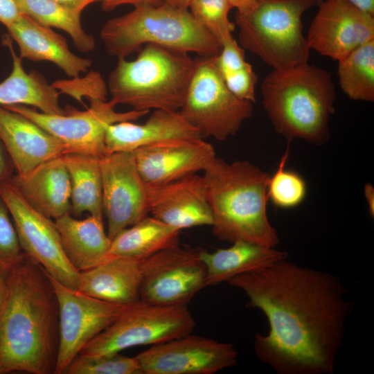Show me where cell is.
Instances as JSON below:
<instances>
[{"label":"cell","mask_w":374,"mask_h":374,"mask_svg":"<svg viewBox=\"0 0 374 374\" xmlns=\"http://www.w3.org/2000/svg\"><path fill=\"white\" fill-rule=\"evenodd\" d=\"M0 139L17 177H24L41 163L65 154L57 138L22 114L0 106Z\"/></svg>","instance_id":"19"},{"label":"cell","mask_w":374,"mask_h":374,"mask_svg":"<svg viewBox=\"0 0 374 374\" xmlns=\"http://www.w3.org/2000/svg\"><path fill=\"white\" fill-rule=\"evenodd\" d=\"M223 79L228 89L236 97L252 103L255 102V87L258 78L248 62L241 69Z\"/></svg>","instance_id":"35"},{"label":"cell","mask_w":374,"mask_h":374,"mask_svg":"<svg viewBox=\"0 0 374 374\" xmlns=\"http://www.w3.org/2000/svg\"><path fill=\"white\" fill-rule=\"evenodd\" d=\"M226 283L267 319L268 333L253 344L260 362L278 374L334 373L355 307L338 276L286 258Z\"/></svg>","instance_id":"1"},{"label":"cell","mask_w":374,"mask_h":374,"mask_svg":"<svg viewBox=\"0 0 374 374\" xmlns=\"http://www.w3.org/2000/svg\"><path fill=\"white\" fill-rule=\"evenodd\" d=\"M62 374H142L136 357L118 353L104 355L78 354Z\"/></svg>","instance_id":"33"},{"label":"cell","mask_w":374,"mask_h":374,"mask_svg":"<svg viewBox=\"0 0 374 374\" xmlns=\"http://www.w3.org/2000/svg\"><path fill=\"white\" fill-rule=\"evenodd\" d=\"M231 8L228 0H190L188 6L194 19L221 45L233 38L235 24L229 18Z\"/></svg>","instance_id":"32"},{"label":"cell","mask_w":374,"mask_h":374,"mask_svg":"<svg viewBox=\"0 0 374 374\" xmlns=\"http://www.w3.org/2000/svg\"><path fill=\"white\" fill-rule=\"evenodd\" d=\"M21 14L47 27L67 33L75 46L84 53L95 47L94 38L87 33L81 24V13L71 10L53 0H16Z\"/></svg>","instance_id":"29"},{"label":"cell","mask_w":374,"mask_h":374,"mask_svg":"<svg viewBox=\"0 0 374 374\" xmlns=\"http://www.w3.org/2000/svg\"><path fill=\"white\" fill-rule=\"evenodd\" d=\"M364 196L366 199L369 214L374 216V188L371 184L364 186Z\"/></svg>","instance_id":"43"},{"label":"cell","mask_w":374,"mask_h":374,"mask_svg":"<svg viewBox=\"0 0 374 374\" xmlns=\"http://www.w3.org/2000/svg\"><path fill=\"white\" fill-rule=\"evenodd\" d=\"M21 15L16 0H0V23L6 27L15 22Z\"/></svg>","instance_id":"37"},{"label":"cell","mask_w":374,"mask_h":374,"mask_svg":"<svg viewBox=\"0 0 374 374\" xmlns=\"http://www.w3.org/2000/svg\"><path fill=\"white\" fill-rule=\"evenodd\" d=\"M195 319L187 305H158L139 301L87 344L79 354L104 355L155 345L191 333Z\"/></svg>","instance_id":"9"},{"label":"cell","mask_w":374,"mask_h":374,"mask_svg":"<svg viewBox=\"0 0 374 374\" xmlns=\"http://www.w3.org/2000/svg\"><path fill=\"white\" fill-rule=\"evenodd\" d=\"M55 223L66 256L79 272L98 265L109 256L112 240L105 231L103 217L89 215L78 220L66 214L55 219Z\"/></svg>","instance_id":"24"},{"label":"cell","mask_w":374,"mask_h":374,"mask_svg":"<svg viewBox=\"0 0 374 374\" xmlns=\"http://www.w3.org/2000/svg\"><path fill=\"white\" fill-rule=\"evenodd\" d=\"M6 28L17 44L21 59L51 62L72 78H78L92 65L91 60L73 54L62 35L24 15Z\"/></svg>","instance_id":"21"},{"label":"cell","mask_w":374,"mask_h":374,"mask_svg":"<svg viewBox=\"0 0 374 374\" xmlns=\"http://www.w3.org/2000/svg\"><path fill=\"white\" fill-rule=\"evenodd\" d=\"M337 75L343 92L351 100H374V39L338 61Z\"/></svg>","instance_id":"30"},{"label":"cell","mask_w":374,"mask_h":374,"mask_svg":"<svg viewBox=\"0 0 374 374\" xmlns=\"http://www.w3.org/2000/svg\"><path fill=\"white\" fill-rule=\"evenodd\" d=\"M195 66L188 53L145 44L135 60L118 59L107 81L111 100L137 111H179Z\"/></svg>","instance_id":"6"},{"label":"cell","mask_w":374,"mask_h":374,"mask_svg":"<svg viewBox=\"0 0 374 374\" xmlns=\"http://www.w3.org/2000/svg\"><path fill=\"white\" fill-rule=\"evenodd\" d=\"M179 230L147 215L118 232L112 239L109 255L139 260L179 245Z\"/></svg>","instance_id":"27"},{"label":"cell","mask_w":374,"mask_h":374,"mask_svg":"<svg viewBox=\"0 0 374 374\" xmlns=\"http://www.w3.org/2000/svg\"><path fill=\"white\" fill-rule=\"evenodd\" d=\"M90 106L84 111L67 107L61 114L41 112L24 105L3 107L17 112L33 121L57 138L65 147V154H87L99 157L105 154V134L109 125L123 121H135L149 113L132 109L116 111L112 101L89 99Z\"/></svg>","instance_id":"10"},{"label":"cell","mask_w":374,"mask_h":374,"mask_svg":"<svg viewBox=\"0 0 374 374\" xmlns=\"http://www.w3.org/2000/svg\"><path fill=\"white\" fill-rule=\"evenodd\" d=\"M141 260L109 255L98 265L80 272L78 290L107 302L130 305L140 301Z\"/></svg>","instance_id":"22"},{"label":"cell","mask_w":374,"mask_h":374,"mask_svg":"<svg viewBox=\"0 0 374 374\" xmlns=\"http://www.w3.org/2000/svg\"><path fill=\"white\" fill-rule=\"evenodd\" d=\"M100 35L107 53L118 59L148 44L200 57L217 55L222 48L188 9L165 3L135 6L130 12L108 20Z\"/></svg>","instance_id":"5"},{"label":"cell","mask_w":374,"mask_h":374,"mask_svg":"<svg viewBox=\"0 0 374 374\" xmlns=\"http://www.w3.org/2000/svg\"><path fill=\"white\" fill-rule=\"evenodd\" d=\"M238 351L227 342L191 333L139 353L142 374H213L235 366Z\"/></svg>","instance_id":"14"},{"label":"cell","mask_w":374,"mask_h":374,"mask_svg":"<svg viewBox=\"0 0 374 374\" xmlns=\"http://www.w3.org/2000/svg\"><path fill=\"white\" fill-rule=\"evenodd\" d=\"M0 195L9 209L25 255L60 283L78 290L80 272L66 256L55 221L33 208L12 179L0 183Z\"/></svg>","instance_id":"11"},{"label":"cell","mask_w":374,"mask_h":374,"mask_svg":"<svg viewBox=\"0 0 374 374\" xmlns=\"http://www.w3.org/2000/svg\"><path fill=\"white\" fill-rule=\"evenodd\" d=\"M202 138L179 111L156 109L143 124L123 121L108 126L105 134V154L132 152L158 143ZM203 139V138H202Z\"/></svg>","instance_id":"20"},{"label":"cell","mask_w":374,"mask_h":374,"mask_svg":"<svg viewBox=\"0 0 374 374\" xmlns=\"http://www.w3.org/2000/svg\"><path fill=\"white\" fill-rule=\"evenodd\" d=\"M314 0H258L247 13H236L238 42L274 70L307 63L310 47L302 16Z\"/></svg>","instance_id":"7"},{"label":"cell","mask_w":374,"mask_h":374,"mask_svg":"<svg viewBox=\"0 0 374 374\" xmlns=\"http://www.w3.org/2000/svg\"><path fill=\"white\" fill-rule=\"evenodd\" d=\"M358 9L374 16V0H344Z\"/></svg>","instance_id":"42"},{"label":"cell","mask_w":374,"mask_h":374,"mask_svg":"<svg viewBox=\"0 0 374 374\" xmlns=\"http://www.w3.org/2000/svg\"><path fill=\"white\" fill-rule=\"evenodd\" d=\"M201 251L178 245L141 259L140 301L158 305H187L206 287Z\"/></svg>","instance_id":"12"},{"label":"cell","mask_w":374,"mask_h":374,"mask_svg":"<svg viewBox=\"0 0 374 374\" xmlns=\"http://www.w3.org/2000/svg\"><path fill=\"white\" fill-rule=\"evenodd\" d=\"M289 151L288 145L278 168L269 176L267 184L268 200L276 207L284 209L299 206L307 194V185L303 178L298 172L285 168Z\"/></svg>","instance_id":"31"},{"label":"cell","mask_w":374,"mask_h":374,"mask_svg":"<svg viewBox=\"0 0 374 374\" xmlns=\"http://www.w3.org/2000/svg\"><path fill=\"white\" fill-rule=\"evenodd\" d=\"M7 274L0 271V311L5 301L7 292Z\"/></svg>","instance_id":"44"},{"label":"cell","mask_w":374,"mask_h":374,"mask_svg":"<svg viewBox=\"0 0 374 374\" xmlns=\"http://www.w3.org/2000/svg\"><path fill=\"white\" fill-rule=\"evenodd\" d=\"M62 157L71 181V212L103 217L101 157L80 153Z\"/></svg>","instance_id":"28"},{"label":"cell","mask_w":374,"mask_h":374,"mask_svg":"<svg viewBox=\"0 0 374 374\" xmlns=\"http://www.w3.org/2000/svg\"><path fill=\"white\" fill-rule=\"evenodd\" d=\"M61 6L75 12L82 13L89 5L95 2H103L104 0H53Z\"/></svg>","instance_id":"40"},{"label":"cell","mask_w":374,"mask_h":374,"mask_svg":"<svg viewBox=\"0 0 374 374\" xmlns=\"http://www.w3.org/2000/svg\"><path fill=\"white\" fill-rule=\"evenodd\" d=\"M14 170L12 162L0 139V183L11 179Z\"/></svg>","instance_id":"38"},{"label":"cell","mask_w":374,"mask_h":374,"mask_svg":"<svg viewBox=\"0 0 374 374\" xmlns=\"http://www.w3.org/2000/svg\"><path fill=\"white\" fill-rule=\"evenodd\" d=\"M12 181L26 202L54 220L71 213V181L63 157L46 161Z\"/></svg>","instance_id":"23"},{"label":"cell","mask_w":374,"mask_h":374,"mask_svg":"<svg viewBox=\"0 0 374 374\" xmlns=\"http://www.w3.org/2000/svg\"><path fill=\"white\" fill-rule=\"evenodd\" d=\"M215 63L222 78L239 71L247 64L244 51L234 37L222 45L220 53L215 57Z\"/></svg>","instance_id":"36"},{"label":"cell","mask_w":374,"mask_h":374,"mask_svg":"<svg viewBox=\"0 0 374 374\" xmlns=\"http://www.w3.org/2000/svg\"><path fill=\"white\" fill-rule=\"evenodd\" d=\"M48 276L59 305L60 341L54 374H62L83 347L111 325L130 305L96 299L66 287Z\"/></svg>","instance_id":"13"},{"label":"cell","mask_w":374,"mask_h":374,"mask_svg":"<svg viewBox=\"0 0 374 374\" xmlns=\"http://www.w3.org/2000/svg\"><path fill=\"white\" fill-rule=\"evenodd\" d=\"M372 39L374 16L344 0H323L307 37L311 49L337 61Z\"/></svg>","instance_id":"16"},{"label":"cell","mask_w":374,"mask_h":374,"mask_svg":"<svg viewBox=\"0 0 374 374\" xmlns=\"http://www.w3.org/2000/svg\"><path fill=\"white\" fill-rule=\"evenodd\" d=\"M262 105L276 131L289 141L322 145L330 136L336 92L331 73L308 62L272 70L261 84Z\"/></svg>","instance_id":"4"},{"label":"cell","mask_w":374,"mask_h":374,"mask_svg":"<svg viewBox=\"0 0 374 374\" xmlns=\"http://www.w3.org/2000/svg\"><path fill=\"white\" fill-rule=\"evenodd\" d=\"M215 56L195 59L184 103L179 110L202 138L224 141L234 136L253 114V103L236 97L226 87Z\"/></svg>","instance_id":"8"},{"label":"cell","mask_w":374,"mask_h":374,"mask_svg":"<svg viewBox=\"0 0 374 374\" xmlns=\"http://www.w3.org/2000/svg\"><path fill=\"white\" fill-rule=\"evenodd\" d=\"M162 3H165L171 6L180 8L188 9L190 0H161Z\"/></svg>","instance_id":"45"},{"label":"cell","mask_w":374,"mask_h":374,"mask_svg":"<svg viewBox=\"0 0 374 374\" xmlns=\"http://www.w3.org/2000/svg\"><path fill=\"white\" fill-rule=\"evenodd\" d=\"M146 188L149 213L154 217L179 231L212 225L202 176L193 174Z\"/></svg>","instance_id":"18"},{"label":"cell","mask_w":374,"mask_h":374,"mask_svg":"<svg viewBox=\"0 0 374 374\" xmlns=\"http://www.w3.org/2000/svg\"><path fill=\"white\" fill-rule=\"evenodd\" d=\"M103 213L112 240L121 230L149 214L146 184L133 152H113L100 158Z\"/></svg>","instance_id":"15"},{"label":"cell","mask_w":374,"mask_h":374,"mask_svg":"<svg viewBox=\"0 0 374 374\" xmlns=\"http://www.w3.org/2000/svg\"><path fill=\"white\" fill-rule=\"evenodd\" d=\"M25 256L9 209L0 195V271L7 274Z\"/></svg>","instance_id":"34"},{"label":"cell","mask_w":374,"mask_h":374,"mask_svg":"<svg viewBox=\"0 0 374 374\" xmlns=\"http://www.w3.org/2000/svg\"><path fill=\"white\" fill-rule=\"evenodd\" d=\"M317 3V5L319 6L323 0H314Z\"/></svg>","instance_id":"46"},{"label":"cell","mask_w":374,"mask_h":374,"mask_svg":"<svg viewBox=\"0 0 374 374\" xmlns=\"http://www.w3.org/2000/svg\"><path fill=\"white\" fill-rule=\"evenodd\" d=\"M225 249L213 252L201 251V258L206 266V286L226 282L235 276L262 269L288 258V253L276 247L237 240Z\"/></svg>","instance_id":"25"},{"label":"cell","mask_w":374,"mask_h":374,"mask_svg":"<svg viewBox=\"0 0 374 374\" xmlns=\"http://www.w3.org/2000/svg\"><path fill=\"white\" fill-rule=\"evenodd\" d=\"M233 8L237 9V13L244 14L256 6L258 0H228Z\"/></svg>","instance_id":"41"},{"label":"cell","mask_w":374,"mask_h":374,"mask_svg":"<svg viewBox=\"0 0 374 374\" xmlns=\"http://www.w3.org/2000/svg\"><path fill=\"white\" fill-rule=\"evenodd\" d=\"M203 172L213 234L230 243L276 247L279 237L267 213L269 175L248 161L227 163L217 157Z\"/></svg>","instance_id":"3"},{"label":"cell","mask_w":374,"mask_h":374,"mask_svg":"<svg viewBox=\"0 0 374 374\" xmlns=\"http://www.w3.org/2000/svg\"><path fill=\"white\" fill-rule=\"evenodd\" d=\"M4 42L10 51L12 69L0 83V106L24 105L45 114H63L64 109L60 104L57 89L37 71L26 72L22 59L15 53L9 37Z\"/></svg>","instance_id":"26"},{"label":"cell","mask_w":374,"mask_h":374,"mask_svg":"<svg viewBox=\"0 0 374 374\" xmlns=\"http://www.w3.org/2000/svg\"><path fill=\"white\" fill-rule=\"evenodd\" d=\"M133 152L146 185L167 184L204 171L216 157L213 145L202 138L163 141Z\"/></svg>","instance_id":"17"},{"label":"cell","mask_w":374,"mask_h":374,"mask_svg":"<svg viewBox=\"0 0 374 374\" xmlns=\"http://www.w3.org/2000/svg\"><path fill=\"white\" fill-rule=\"evenodd\" d=\"M161 0H104L101 2L102 8L106 11H110L121 5H132L134 7L143 4L161 3Z\"/></svg>","instance_id":"39"},{"label":"cell","mask_w":374,"mask_h":374,"mask_svg":"<svg viewBox=\"0 0 374 374\" xmlns=\"http://www.w3.org/2000/svg\"><path fill=\"white\" fill-rule=\"evenodd\" d=\"M59 305L46 271L25 256L7 274L0 311V374H54Z\"/></svg>","instance_id":"2"}]
</instances>
